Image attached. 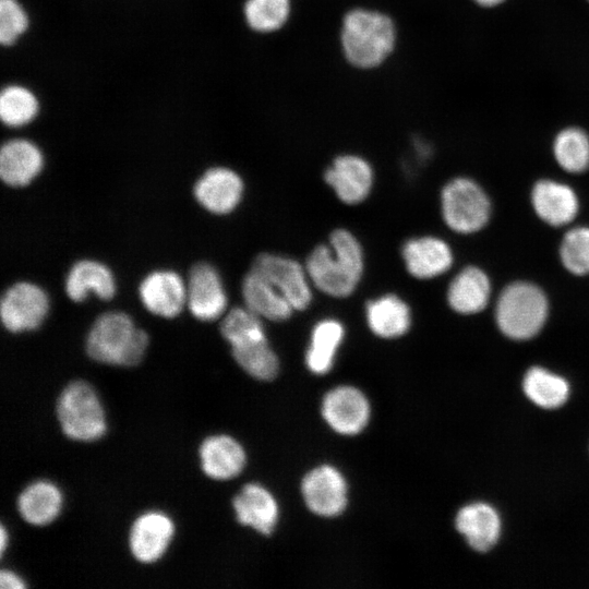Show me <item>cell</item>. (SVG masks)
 Instances as JSON below:
<instances>
[{
  "mask_svg": "<svg viewBox=\"0 0 589 589\" xmlns=\"http://www.w3.org/2000/svg\"><path fill=\"white\" fill-rule=\"evenodd\" d=\"M344 335V326L337 320L326 318L313 327L305 353V363L311 372L322 375L332 369Z\"/></svg>",
  "mask_w": 589,
  "mask_h": 589,
  "instance_id": "obj_28",
  "label": "cell"
},
{
  "mask_svg": "<svg viewBox=\"0 0 589 589\" xmlns=\"http://www.w3.org/2000/svg\"><path fill=\"white\" fill-rule=\"evenodd\" d=\"M366 321L370 329L378 337H400L410 327V309L400 298L388 293L368 302Z\"/></svg>",
  "mask_w": 589,
  "mask_h": 589,
  "instance_id": "obj_27",
  "label": "cell"
},
{
  "mask_svg": "<svg viewBox=\"0 0 589 589\" xmlns=\"http://www.w3.org/2000/svg\"><path fill=\"white\" fill-rule=\"evenodd\" d=\"M57 418L71 440L92 442L106 432L103 406L94 388L84 381L67 385L57 400Z\"/></svg>",
  "mask_w": 589,
  "mask_h": 589,
  "instance_id": "obj_5",
  "label": "cell"
},
{
  "mask_svg": "<svg viewBox=\"0 0 589 589\" xmlns=\"http://www.w3.org/2000/svg\"><path fill=\"white\" fill-rule=\"evenodd\" d=\"M324 244L313 249L306 259L309 279L322 292L335 297L350 296L363 273V253L357 238L346 229H336Z\"/></svg>",
  "mask_w": 589,
  "mask_h": 589,
  "instance_id": "obj_2",
  "label": "cell"
},
{
  "mask_svg": "<svg viewBox=\"0 0 589 589\" xmlns=\"http://www.w3.org/2000/svg\"><path fill=\"white\" fill-rule=\"evenodd\" d=\"M237 520L269 536L278 520V505L272 493L257 483H248L232 501Z\"/></svg>",
  "mask_w": 589,
  "mask_h": 589,
  "instance_id": "obj_18",
  "label": "cell"
},
{
  "mask_svg": "<svg viewBox=\"0 0 589 589\" xmlns=\"http://www.w3.org/2000/svg\"><path fill=\"white\" fill-rule=\"evenodd\" d=\"M148 346V335L122 312H106L92 325L86 352L93 360L122 366L136 365Z\"/></svg>",
  "mask_w": 589,
  "mask_h": 589,
  "instance_id": "obj_3",
  "label": "cell"
},
{
  "mask_svg": "<svg viewBox=\"0 0 589 589\" xmlns=\"http://www.w3.org/2000/svg\"><path fill=\"white\" fill-rule=\"evenodd\" d=\"M243 182L240 176L226 167L206 170L194 185L197 202L214 214H228L241 201Z\"/></svg>",
  "mask_w": 589,
  "mask_h": 589,
  "instance_id": "obj_14",
  "label": "cell"
},
{
  "mask_svg": "<svg viewBox=\"0 0 589 589\" xmlns=\"http://www.w3.org/2000/svg\"><path fill=\"white\" fill-rule=\"evenodd\" d=\"M44 167V155L32 141L23 137L4 142L0 151V176L11 187H24L33 181Z\"/></svg>",
  "mask_w": 589,
  "mask_h": 589,
  "instance_id": "obj_16",
  "label": "cell"
},
{
  "mask_svg": "<svg viewBox=\"0 0 589 589\" xmlns=\"http://www.w3.org/2000/svg\"><path fill=\"white\" fill-rule=\"evenodd\" d=\"M43 110L37 92L21 82H9L0 92L1 122L13 129L33 123Z\"/></svg>",
  "mask_w": 589,
  "mask_h": 589,
  "instance_id": "obj_25",
  "label": "cell"
},
{
  "mask_svg": "<svg viewBox=\"0 0 589 589\" xmlns=\"http://www.w3.org/2000/svg\"><path fill=\"white\" fill-rule=\"evenodd\" d=\"M301 492L308 508L317 516H338L347 505V483L332 466L323 465L308 472Z\"/></svg>",
  "mask_w": 589,
  "mask_h": 589,
  "instance_id": "obj_9",
  "label": "cell"
},
{
  "mask_svg": "<svg viewBox=\"0 0 589 589\" xmlns=\"http://www.w3.org/2000/svg\"><path fill=\"white\" fill-rule=\"evenodd\" d=\"M531 200L537 215L551 226L568 224L578 212L575 192L568 185L552 180L538 181Z\"/></svg>",
  "mask_w": 589,
  "mask_h": 589,
  "instance_id": "obj_20",
  "label": "cell"
},
{
  "mask_svg": "<svg viewBox=\"0 0 589 589\" xmlns=\"http://www.w3.org/2000/svg\"><path fill=\"white\" fill-rule=\"evenodd\" d=\"M292 13L291 0H244L243 22L256 34L269 35L283 29Z\"/></svg>",
  "mask_w": 589,
  "mask_h": 589,
  "instance_id": "obj_30",
  "label": "cell"
},
{
  "mask_svg": "<svg viewBox=\"0 0 589 589\" xmlns=\"http://www.w3.org/2000/svg\"><path fill=\"white\" fill-rule=\"evenodd\" d=\"M65 292L75 302L85 300L89 292L109 300L116 293V283L107 266L96 261L82 260L67 275Z\"/></svg>",
  "mask_w": 589,
  "mask_h": 589,
  "instance_id": "obj_23",
  "label": "cell"
},
{
  "mask_svg": "<svg viewBox=\"0 0 589 589\" xmlns=\"http://www.w3.org/2000/svg\"><path fill=\"white\" fill-rule=\"evenodd\" d=\"M490 293L491 285L486 274L478 267L469 266L450 281L447 301L460 314H474L486 306Z\"/></svg>",
  "mask_w": 589,
  "mask_h": 589,
  "instance_id": "obj_24",
  "label": "cell"
},
{
  "mask_svg": "<svg viewBox=\"0 0 589 589\" xmlns=\"http://www.w3.org/2000/svg\"><path fill=\"white\" fill-rule=\"evenodd\" d=\"M441 205L446 225L460 233L480 230L488 223L491 213L486 194L468 178L449 181L442 190Z\"/></svg>",
  "mask_w": 589,
  "mask_h": 589,
  "instance_id": "obj_6",
  "label": "cell"
},
{
  "mask_svg": "<svg viewBox=\"0 0 589 589\" xmlns=\"http://www.w3.org/2000/svg\"><path fill=\"white\" fill-rule=\"evenodd\" d=\"M469 1L480 9L493 10V9L502 7L508 0H469Z\"/></svg>",
  "mask_w": 589,
  "mask_h": 589,
  "instance_id": "obj_37",
  "label": "cell"
},
{
  "mask_svg": "<svg viewBox=\"0 0 589 589\" xmlns=\"http://www.w3.org/2000/svg\"><path fill=\"white\" fill-rule=\"evenodd\" d=\"M261 317L245 308H233L220 324V333L231 347L265 340Z\"/></svg>",
  "mask_w": 589,
  "mask_h": 589,
  "instance_id": "obj_33",
  "label": "cell"
},
{
  "mask_svg": "<svg viewBox=\"0 0 589 589\" xmlns=\"http://www.w3.org/2000/svg\"><path fill=\"white\" fill-rule=\"evenodd\" d=\"M522 387L532 402L546 409L562 406L569 395V386L565 378L539 366L528 370Z\"/></svg>",
  "mask_w": 589,
  "mask_h": 589,
  "instance_id": "obj_31",
  "label": "cell"
},
{
  "mask_svg": "<svg viewBox=\"0 0 589 589\" xmlns=\"http://www.w3.org/2000/svg\"><path fill=\"white\" fill-rule=\"evenodd\" d=\"M397 38L394 20L383 11L356 7L341 19V53L356 69L373 70L381 67L393 55Z\"/></svg>",
  "mask_w": 589,
  "mask_h": 589,
  "instance_id": "obj_1",
  "label": "cell"
},
{
  "mask_svg": "<svg viewBox=\"0 0 589 589\" xmlns=\"http://www.w3.org/2000/svg\"><path fill=\"white\" fill-rule=\"evenodd\" d=\"M32 16L22 0H0V44L16 45L31 29Z\"/></svg>",
  "mask_w": 589,
  "mask_h": 589,
  "instance_id": "obj_34",
  "label": "cell"
},
{
  "mask_svg": "<svg viewBox=\"0 0 589 589\" xmlns=\"http://www.w3.org/2000/svg\"><path fill=\"white\" fill-rule=\"evenodd\" d=\"M322 414L327 424L337 433L354 435L366 426L370 405L359 389L339 386L325 395Z\"/></svg>",
  "mask_w": 589,
  "mask_h": 589,
  "instance_id": "obj_10",
  "label": "cell"
},
{
  "mask_svg": "<svg viewBox=\"0 0 589 589\" xmlns=\"http://www.w3.org/2000/svg\"><path fill=\"white\" fill-rule=\"evenodd\" d=\"M589 4V0H585Z\"/></svg>",
  "mask_w": 589,
  "mask_h": 589,
  "instance_id": "obj_39",
  "label": "cell"
},
{
  "mask_svg": "<svg viewBox=\"0 0 589 589\" xmlns=\"http://www.w3.org/2000/svg\"><path fill=\"white\" fill-rule=\"evenodd\" d=\"M236 362L252 377L271 381L279 369L278 358L267 339L231 347Z\"/></svg>",
  "mask_w": 589,
  "mask_h": 589,
  "instance_id": "obj_32",
  "label": "cell"
},
{
  "mask_svg": "<svg viewBox=\"0 0 589 589\" xmlns=\"http://www.w3.org/2000/svg\"><path fill=\"white\" fill-rule=\"evenodd\" d=\"M5 543H7V532H5L4 527L1 526V533H0V548H1V553H3V551H4Z\"/></svg>",
  "mask_w": 589,
  "mask_h": 589,
  "instance_id": "obj_38",
  "label": "cell"
},
{
  "mask_svg": "<svg viewBox=\"0 0 589 589\" xmlns=\"http://www.w3.org/2000/svg\"><path fill=\"white\" fill-rule=\"evenodd\" d=\"M187 303L194 317L214 321L225 311L227 297L217 271L207 263H197L189 273Z\"/></svg>",
  "mask_w": 589,
  "mask_h": 589,
  "instance_id": "obj_11",
  "label": "cell"
},
{
  "mask_svg": "<svg viewBox=\"0 0 589 589\" xmlns=\"http://www.w3.org/2000/svg\"><path fill=\"white\" fill-rule=\"evenodd\" d=\"M252 269L264 276L292 305L305 310L312 300L306 271L294 260L273 253L259 254Z\"/></svg>",
  "mask_w": 589,
  "mask_h": 589,
  "instance_id": "obj_8",
  "label": "cell"
},
{
  "mask_svg": "<svg viewBox=\"0 0 589 589\" xmlns=\"http://www.w3.org/2000/svg\"><path fill=\"white\" fill-rule=\"evenodd\" d=\"M553 156L561 168L578 173L589 168V133L579 125H566L552 142Z\"/></svg>",
  "mask_w": 589,
  "mask_h": 589,
  "instance_id": "obj_29",
  "label": "cell"
},
{
  "mask_svg": "<svg viewBox=\"0 0 589 589\" xmlns=\"http://www.w3.org/2000/svg\"><path fill=\"white\" fill-rule=\"evenodd\" d=\"M203 472L215 480H229L244 468L245 453L235 438L220 434L206 437L200 446Z\"/></svg>",
  "mask_w": 589,
  "mask_h": 589,
  "instance_id": "obj_19",
  "label": "cell"
},
{
  "mask_svg": "<svg viewBox=\"0 0 589 589\" xmlns=\"http://www.w3.org/2000/svg\"><path fill=\"white\" fill-rule=\"evenodd\" d=\"M62 506L60 490L51 482L36 481L27 485L17 497V510L21 517L34 526L52 522Z\"/></svg>",
  "mask_w": 589,
  "mask_h": 589,
  "instance_id": "obj_26",
  "label": "cell"
},
{
  "mask_svg": "<svg viewBox=\"0 0 589 589\" xmlns=\"http://www.w3.org/2000/svg\"><path fill=\"white\" fill-rule=\"evenodd\" d=\"M175 533L172 520L161 512H147L139 516L130 529L129 545L141 563H153L166 552Z\"/></svg>",
  "mask_w": 589,
  "mask_h": 589,
  "instance_id": "obj_13",
  "label": "cell"
},
{
  "mask_svg": "<svg viewBox=\"0 0 589 589\" xmlns=\"http://www.w3.org/2000/svg\"><path fill=\"white\" fill-rule=\"evenodd\" d=\"M456 528L476 551L486 552L498 540L501 520L489 504L473 503L462 507L456 516Z\"/></svg>",
  "mask_w": 589,
  "mask_h": 589,
  "instance_id": "obj_21",
  "label": "cell"
},
{
  "mask_svg": "<svg viewBox=\"0 0 589 589\" xmlns=\"http://www.w3.org/2000/svg\"><path fill=\"white\" fill-rule=\"evenodd\" d=\"M49 309L46 292L32 283H17L1 299L0 314L3 326L11 333L38 328Z\"/></svg>",
  "mask_w": 589,
  "mask_h": 589,
  "instance_id": "obj_7",
  "label": "cell"
},
{
  "mask_svg": "<svg viewBox=\"0 0 589 589\" xmlns=\"http://www.w3.org/2000/svg\"><path fill=\"white\" fill-rule=\"evenodd\" d=\"M543 291L530 283H513L500 294L495 318L502 333L516 340L536 336L548 317Z\"/></svg>",
  "mask_w": 589,
  "mask_h": 589,
  "instance_id": "obj_4",
  "label": "cell"
},
{
  "mask_svg": "<svg viewBox=\"0 0 589 589\" xmlns=\"http://www.w3.org/2000/svg\"><path fill=\"white\" fill-rule=\"evenodd\" d=\"M560 256L564 267L572 274H589V228L569 230L562 240Z\"/></svg>",
  "mask_w": 589,
  "mask_h": 589,
  "instance_id": "obj_35",
  "label": "cell"
},
{
  "mask_svg": "<svg viewBox=\"0 0 589 589\" xmlns=\"http://www.w3.org/2000/svg\"><path fill=\"white\" fill-rule=\"evenodd\" d=\"M242 296L249 310L271 321H286L294 310L264 276L252 268L243 279Z\"/></svg>",
  "mask_w": 589,
  "mask_h": 589,
  "instance_id": "obj_22",
  "label": "cell"
},
{
  "mask_svg": "<svg viewBox=\"0 0 589 589\" xmlns=\"http://www.w3.org/2000/svg\"><path fill=\"white\" fill-rule=\"evenodd\" d=\"M401 254L409 274L419 279L436 277L453 263L450 248L435 237L409 239L402 245Z\"/></svg>",
  "mask_w": 589,
  "mask_h": 589,
  "instance_id": "obj_17",
  "label": "cell"
},
{
  "mask_svg": "<svg viewBox=\"0 0 589 589\" xmlns=\"http://www.w3.org/2000/svg\"><path fill=\"white\" fill-rule=\"evenodd\" d=\"M324 180L346 204L366 199L373 183V170L368 160L354 154L337 156L324 172Z\"/></svg>",
  "mask_w": 589,
  "mask_h": 589,
  "instance_id": "obj_12",
  "label": "cell"
},
{
  "mask_svg": "<svg viewBox=\"0 0 589 589\" xmlns=\"http://www.w3.org/2000/svg\"><path fill=\"white\" fill-rule=\"evenodd\" d=\"M139 291L144 306L161 317L177 316L187 302V287L181 277L171 271L148 274L141 283Z\"/></svg>",
  "mask_w": 589,
  "mask_h": 589,
  "instance_id": "obj_15",
  "label": "cell"
},
{
  "mask_svg": "<svg viewBox=\"0 0 589 589\" xmlns=\"http://www.w3.org/2000/svg\"><path fill=\"white\" fill-rule=\"evenodd\" d=\"M1 589H22L25 584L16 574L11 570L2 569L0 573Z\"/></svg>",
  "mask_w": 589,
  "mask_h": 589,
  "instance_id": "obj_36",
  "label": "cell"
}]
</instances>
